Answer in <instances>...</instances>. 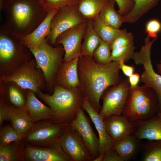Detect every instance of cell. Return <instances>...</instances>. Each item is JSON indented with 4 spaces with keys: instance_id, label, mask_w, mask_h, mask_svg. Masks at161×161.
Wrapping results in <instances>:
<instances>
[{
    "instance_id": "obj_1",
    "label": "cell",
    "mask_w": 161,
    "mask_h": 161,
    "mask_svg": "<svg viewBox=\"0 0 161 161\" xmlns=\"http://www.w3.org/2000/svg\"><path fill=\"white\" fill-rule=\"evenodd\" d=\"M120 62L112 61L106 64L97 63L93 56L81 55L78 65L80 89L95 110L99 113L100 100L104 91L122 80Z\"/></svg>"
},
{
    "instance_id": "obj_2",
    "label": "cell",
    "mask_w": 161,
    "mask_h": 161,
    "mask_svg": "<svg viewBox=\"0 0 161 161\" xmlns=\"http://www.w3.org/2000/svg\"><path fill=\"white\" fill-rule=\"evenodd\" d=\"M2 10L4 25L21 40L39 25L47 13L40 0H6Z\"/></svg>"
},
{
    "instance_id": "obj_3",
    "label": "cell",
    "mask_w": 161,
    "mask_h": 161,
    "mask_svg": "<svg viewBox=\"0 0 161 161\" xmlns=\"http://www.w3.org/2000/svg\"><path fill=\"white\" fill-rule=\"evenodd\" d=\"M51 109L55 122L70 125L76 118L84 96L80 88L67 89L55 85L50 94L39 91L36 94Z\"/></svg>"
},
{
    "instance_id": "obj_4",
    "label": "cell",
    "mask_w": 161,
    "mask_h": 161,
    "mask_svg": "<svg viewBox=\"0 0 161 161\" xmlns=\"http://www.w3.org/2000/svg\"><path fill=\"white\" fill-rule=\"evenodd\" d=\"M30 49L11 33L5 26L0 28V77L12 74L32 59Z\"/></svg>"
},
{
    "instance_id": "obj_5",
    "label": "cell",
    "mask_w": 161,
    "mask_h": 161,
    "mask_svg": "<svg viewBox=\"0 0 161 161\" xmlns=\"http://www.w3.org/2000/svg\"><path fill=\"white\" fill-rule=\"evenodd\" d=\"M159 110L158 99L154 90L144 85H138L130 88L122 115L134 122L150 119L157 114Z\"/></svg>"
},
{
    "instance_id": "obj_6",
    "label": "cell",
    "mask_w": 161,
    "mask_h": 161,
    "mask_svg": "<svg viewBox=\"0 0 161 161\" xmlns=\"http://www.w3.org/2000/svg\"><path fill=\"white\" fill-rule=\"evenodd\" d=\"M36 63L37 69L41 70L46 81V89L52 94L57 72L62 63L65 51L61 47H53L46 38L43 39L38 47L30 50Z\"/></svg>"
},
{
    "instance_id": "obj_7",
    "label": "cell",
    "mask_w": 161,
    "mask_h": 161,
    "mask_svg": "<svg viewBox=\"0 0 161 161\" xmlns=\"http://www.w3.org/2000/svg\"><path fill=\"white\" fill-rule=\"evenodd\" d=\"M68 125L52 119L39 121L34 123L31 129L24 135L22 140L35 146L49 147L59 142Z\"/></svg>"
},
{
    "instance_id": "obj_8",
    "label": "cell",
    "mask_w": 161,
    "mask_h": 161,
    "mask_svg": "<svg viewBox=\"0 0 161 161\" xmlns=\"http://www.w3.org/2000/svg\"><path fill=\"white\" fill-rule=\"evenodd\" d=\"M148 35L144 39V44L139 51L134 52L132 59L136 65H142L144 71L141 76L144 85L152 89L155 92L158 101L159 112L161 113V75L154 70L151 58L152 46L157 38L150 40Z\"/></svg>"
},
{
    "instance_id": "obj_9",
    "label": "cell",
    "mask_w": 161,
    "mask_h": 161,
    "mask_svg": "<svg viewBox=\"0 0 161 161\" xmlns=\"http://www.w3.org/2000/svg\"><path fill=\"white\" fill-rule=\"evenodd\" d=\"M3 82L12 81L23 89L30 90L36 94L46 89L44 75L36 67L35 59L32 58L10 75L0 77Z\"/></svg>"
},
{
    "instance_id": "obj_10",
    "label": "cell",
    "mask_w": 161,
    "mask_h": 161,
    "mask_svg": "<svg viewBox=\"0 0 161 161\" xmlns=\"http://www.w3.org/2000/svg\"><path fill=\"white\" fill-rule=\"evenodd\" d=\"M130 88L128 78H126L104 91L101 97L103 105L99 113L103 119L112 115L122 114Z\"/></svg>"
},
{
    "instance_id": "obj_11",
    "label": "cell",
    "mask_w": 161,
    "mask_h": 161,
    "mask_svg": "<svg viewBox=\"0 0 161 161\" xmlns=\"http://www.w3.org/2000/svg\"><path fill=\"white\" fill-rule=\"evenodd\" d=\"M87 20L80 12L78 5H68L59 8L51 21L50 32L46 38L49 44L55 45L58 36L64 31Z\"/></svg>"
},
{
    "instance_id": "obj_12",
    "label": "cell",
    "mask_w": 161,
    "mask_h": 161,
    "mask_svg": "<svg viewBox=\"0 0 161 161\" xmlns=\"http://www.w3.org/2000/svg\"><path fill=\"white\" fill-rule=\"evenodd\" d=\"M87 21L67 29L57 37L55 45H63L65 51L64 62H69L81 56L82 41Z\"/></svg>"
},
{
    "instance_id": "obj_13",
    "label": "cell",
    "mask_w": 161,
    "mask_h": 161,
    "mask_svg": "<svg viewBox=\"0 0 161 161\" xmlns=\"http://www.w3.org/2000/svg\"><path fill=\"white\" fill-rule=\"evenodd\" d=\"M59 143L64 151L73 161H93L80 134L69 125L61 138Z\"/></svg>"
},
{
    "instance_id": "obj_14",
    "label": "cell",
    "mask_w": 161,
    "mask_h": 161,
    "mask_svg": "<svg viewBox=\"0 0 161 161\" xmlns=\"http://www.w3.org/2000/svg\"><path fill=\"white\" fill-rule=\"evenodd\" d=\"M84 111L80 106L76 118L69 125L80 134L93 161L99 155V140L92 129L90 119L86 114Z\"/></svg>"
},
{
    "instance_id": "obj_15",
    "label": "cell",
    "mask_w": 161,
    "mask_h": 161,
    "mask_svg": "<svg viewBox=\"0 0 161 161\" xmlns=\"http://www.w3.org/2000/svg\"><path fill=\"white\" fill-rule=\"evenodd\" d=\"M24 153L26 161H73L64 151L59 142L47 147L25 143Z\"/></svg>"
},
{
    "instance_id": "obj_16",
    "label": "cell",
    "mask_w": 161,
    "mask_h": 161,
    "mask_svg": "<svg viewBox=\"0 0 161 161\" xmlns=\"http://www.w3.org/2000/svg\"><path fill=\"white\" fill-rule=\"evenodd\" d=\"M81 106L88 114L97 131L100 143L99 154H104L113 148L114 143L106 129L103 119L93 108L86 97H83Z\"/></svg>"
},
{
    "instance_id": "obj_17",
    "label": "cell",
    "mask_w": 161,
    "mask_h": 161,
    "mask_svg": "<svg viewBox=\"0 0 161 161\" xmlns=\"http://www.w3.org/2000/svg\"><path fill=\"white\" fill-rule=\"evenodd\" d=\"M106 129L114 143L131 135L135 127V122L129 121L122 114H113L103 119Z\"/></svg>"
},
{
    "instance_id": "obj_18",
    "label": "cell",
    "mask_w": 161,
    "mask_h": 161,
    "mask_svg": "<svg viewBox=\"0 0 161 161\" xmlns=\"http://www.w3.org/2000/svg\"><path fill=\"white\" fill-rule=\"evenodd\" d=\"M79 57L71 61L63 62L59 68L55 77L54 86L72 89L80 88L78 65Z\"/></svg>"
},
{
    "instance_id": "obj_19",
    "label": "cell",
    "mask_w": 161,
    "mask_h": 161,
    "mask_svg": "<svg viewBox=\"0 0 161 161\" xmlns=\"http://www.w3.org/2000/svg\"><path fill=\"white\" fill-rule=\"evenodd\" d=\"M134 122L135 129L131 134L138 139L161 140V117L157 114L148 120Z\"/></svg>"
},
{
    "instance_id": "obj_20",
    "label": "cell",
    "mask_w": 161,
    "mask_h": 161,
    "mask_svg": "<svg viewBox=\"0 0 161 161\" xmlns=\"http://www.w3.org/2000/svg\"><path fill=\"white\" fill-rule=\"evenodd\" d=\"M58 9H53L48 12L44 20L33 31L22 39V42L30 50L37 48L42 40L49 35L51 20Z\"/></svg>"
},
{
    "instance_id": "obj_21",
    "label": "cell",
    "mask_w": 161,
    "mask_h": 161,
    "mask_svg": "<svg viewBox=\"0 0 161 161\" xmlns=\"http://www.w3.org/2000/svg\"><path fill=\"white\" fill-rule=\"evenodd\" d=\"M26 93V106L33 122L52 119L53 115L51 109L40 101L32 91L27 90Z\"/></svg>"
},
{
    "instance_id": "obj_22",
    "label": "cell",
    "mask_w": 161,
    "mask_h": 161,
    "mask_svg": "<svg viewBox=\"0 0 161 161\" xmlns=\"http://www.w3.org/2000/svg\"><path fill=\"white\" fill-rule=\"evenodd\" d=\"M0 93L3 95L6 102L11 106L21 107L26 106V90L14 82L0 80Z\"/></svg>"
},
{
    "instance_id": "obj_23",
    "label": "cell",
    "mask_w": 161,
    "mask_h": 161,
    "mask_svg": "<svg viewBox=\"0 0 161 161\" xmlns=\"http://www.w3.org/2000/svg\"><path fill=\"white\" fill-rule=\"evenodd\" d=\"M9 117L13 127L23 135L31 129L34 124L26 106L21 107L10 106Z\"/></svg>"
},
{
    "instance_id": "obj_24",
    "label": "cell",
    "mask_w": 161,
    "mask_h": 161,
    "mask_svg": "<svg viewBox=\"0 0 161 161\" xmlns=\"http://www.w3.org/2000/svg\"><path fill=\"white\" fill-rule=\"evenodd\" d=\"M140 140L131 134L114 143L113 148L123 161H129L134 158L141 151L142 144Z\"/></svg>"
},
{
    "instance_id": "obj_25",
    "label": "cell",
    "mask_w": 161,
    "mask_h": 161,
    "mask_svg": "<svg viewBox=\"0 0 161 161\" xmlns=\"http://www.w3.org/2000/svg\"><path fill=\"white\" fill-rule=\"evenodd\" d=\"M83 39L81 55L93 56L102 40L94 28L92 19L87 20Z\"/></svg>"
},
{
    "instance_id": "obj_26",
    "label": "cell",
    "mask_w": 161,
    "mask_h": 161,
    "mask_svg": "<svg viewBox=\"0 0 161 161\" xmlns=\"http://www.w3.org/2000/svg\"><path fill=\"white\" fill-rule=\"evenodd\" d=\"M25 146L22 140L0 146V161H25Z\"/></svg>"
},
{
    "instance_id": "obj_27",
    "label": "cell",
    "mask_w": 161,
    "mask_h": 161,
    "mask_svg": "<svg viewBox=\"0 0 161 161\" xmlns=\"http://www.w3.org/2000/svg\"><path fill=\"white\" fill-rule=\"evenodd\" d=\"M134 5L132 10L123 16L124 22L133 24L155 7L160 0H134Z\"/></svg>"
},
{
    "instance_id": "obj_28",
    "label": "cell",
    "mask_w": 161,
    "mask_h": 161,
    "mask_svg": "<svg viewBox=\"0 0 161 161\" xmlns=\"http://www.w3.org/2000/svg\"><path fill=\"white\" fill-rule=\"evenodd\" d=\"M111 0H79L78 9L86 20L92 19L99 14Z\"/></svg>"
},
{
    "instance_id": "obj_29",
    "label": "cell",
    "mask_w": 161,
    "mask_h": 161,
    "mask_svg": "<svg viewBox=\"0 0 161 161\" xmlns=\"http://www.w3.org/2000/svg\"><path fill=\"white\" fill-rule=\"evenodd\" d=\"M94 28L101 40L110 45L120 30L114 28L105 23L98 15L92 19Z\"/></svg>"
},
{
    "instance_id": "obj_30",
    "label": "cell",
    "mask_w": 161,
    "mask_h": 161,
    "mask_svg": "<svg viewBox=\"0 0 161 161\" xmlns=\"http://www.w3.org/2000/svg\"><path fill=\"white\" fill-rule=\"evenodd\" d=\"M114 0H111L101 10L99 15L103 21L112 27L119 29L123 23V16L115 10Z\"/></svg>"
},
{
    "instance_id": "obj_31",
    "label": "cell",
    "mask_w": 161,
    "mask_h": 161,
    "mask_svg": "<svg viewBox=\"0 0 161 161\" xmlns=\"http://www.w3.org/2000/svg\"><path fill=\"white\" fill-rule=\"evenodd\" d=\"M141 151L144 161H161V140L142 144Z\"/></svg>"
},
{
    "instance_id": "obj_32",
    "label": "cell",
    "mask_w": 161,
    "mask_h": 161,
    "mask_svg": "<svg viewBox=\"0 0 161 161\" xmlns=\"http://www.w3.org/2000/svg\"><path fill=\"white\" fill-rule=\"evenodd\" d=\"M23 136L16 130L11 124L3 125L0 126V146L21 141Z\"/></svg>"
},
{
    "instance_id": "obj_33",
    "label": "cell",
    "mask_w": 161,
    "mask_h": 161,
    "mask_svg": "<svg viewBox=\"0 0 161 161\" xmlns=\"http://www.w3.org/2000/svg\"><path fill=\"white\" fill-rule=\"evenodd\" d=\"M136 48L134 42L127 45L113 49L111 52L112 61H123L124 63L128 62L132 59Z\"/></svg>"
},
{
    "instance_id": "obj_34",
    "label": "cell",
    "mask_w": 161,
    "mask_h": 161,
    "mask_svg": "<svg viewBox=\"0 0 161 161\" xmlns=\"http://www.w3.org/2000/svg\"><path fill=\"white\" fill-rule=\"evenodd\" d=\"M111 50L110 45L102 40L93 56L97 63L101 64H107L112 61Z\"/></svg>"
},
{
    "instance_id": "obj_35",
    "label": "cell",
    "mask_w": 161,
    "mask_h": 161,
    "mask_svg": "<svg viewBox=\"0 0 161 161\" xmlns=\"http://www.w3.org/2000/svg\"><path fill=\"white\" fill-rule=\"evenodd\" d=\"M134 39L133 34L128 32L126 29L120 30L118 35L110 45L111 50L129 44L134 42Z\"/></svg>"
},
{
    "instance_id": "obj_36",
    "label": "cell",
    "mask_w": 161,
    "mask_h": 161,
    "mask_svg": "<svg viewBox=\"0 0 161 161\" xmlns=\"http://www.w3.org/2000/svg\"><path fill=\"white\" fill-rule=\"evenodd\" d=\"M79 0H43V5L47 12L68 5H78Z\"/></svg>"
},
{
    "instance_id": "obj_37",
    "label": "cell",
    "mask_w": 161,
    "mask_h": 161,
    "mask_svg": "<svg viewBox=\"0 0 161 161\" xmlns=\"http://www.w3.org/2000/svg\"><path fill=\"white\" fill-rule=\"evenodd\" d=\"M145 30L150 38H157L158 35L161 32V22L156 18L150 19L146 23Z\"/></svg>"
},
{
    "instance_id": "obj_38",
    "label": "cell",
    "mask_w": 161,
    "mask_h": 161,
    "mask_svg": "<svg viewBox=\"0 0 161 161\" xmlns=\"http://www.w3.org/2000/svg\"><path fill=\"white\" fill-rule=\"evenodd\" d=\"M0 126L3 125L5 121L10 122L9 113L10 106L5 100L3 94L0 93Z\"/></svg>"
},
{
    "instance_id": "obj_39",
    "label": "cell",
    "mask_w": 161,
    "mask_h": 161,
    "mask_svg": "<svg viewBox=\"0 0 161 161\" xmlns=\"http://www.w3.org/2000/svg\"><path fill=\"white\" fill-rule=\"evenodd\" d=\"M114 0L118 7L117 12L122 16L128 14L133 9L134 5V0Z\"/></svg>"
},
{
    "instance_id": "obj_40",
    "label": "cell",
    "mask_w": 161,
    "mask_h": 161,
    "mask_svg": "<svg viewBox=\"0 0 161 161\" xmlns=\"http://www.w3.org/2000/svg\"><path fill=\"white\" fill-rule=\"evenodd\" d=\"M103 161H123L117 152L113 148L104 154Z\"/></svg>"
},
{
    "instance_id": "obj_41",
    "label": "cell",
    "mask_w": 161,
    "mask_h": 161,
    "mask_svg": "<svg viewBox=\"0 0 161 161\" xmlns=\"http://www.w3.org/2000/svg\"><path fill=\"white\" fill-rule=\"evenodd\" d=\"M120 62V69L123 74L126 76L129 77L134 73L135 68L134 66L128 65L125 64L123 61H121Z\"/></svg>"
},
{
    "instance_id": "obj_42",
    "label": "cell",
    "mask_w": 161,
    "mask_h": 161,
    "mask_svg": "<svg viewBox=\"0 0 161 161\" xmlns=\"http://www.w3.org/2000/svg\"><path fill=\"white\" fill-rule=\"evenodd\" d=\"M141 76L137 73H134L128 77L130 88H134L138 85Z\"/></svg>"
},
{
    "instance_id": "obj_43",
    "label": "cell",
    "mask_w": 161,
    "mask_h": 161,
    "mask_svg": "<svg viewBox=\"0 0 161 161\" xmlns=\"http://www.w3.org/2000/svg\"><path fill=\"white\" fill-rule=\"evenodd\" d=\"M157 68L158 73L161 75V59L159 63L157 64Z\"/></svg>"
},
{
    "instance_id": "obj_44",
    "label": "cell",
    "mask_w": 161,
    "mask_h": 161,
    "mask_svg": "<svg viewBox=\"0 0 161 161\" xmlns=\"http://www.w3.org/2000/svg\"><path fill=\"white\" fill-rule=\"evenodd\" d=\"M6 0H0V10H2Z\"/></svg>"
},
{
    "instance_id": "obj_45",
    "label": "cell",
    "mask_w": 161,
    "mask_h": 161,
    "mask_svg": "<svg viewBox=\"0 0 161 161\" xmlns=\"http://www.w3.org/2000/svg\"><path fill=\"white\" fill-rule=\"evenodd\" d=\"M158 115L161 117V113L158 112L157 113Z\"/></svg>"
},
{
    "instance_id": "obj_46",
    "label": "cell",
    "mask_w": 161,
    "mask_h": 161,
    "mask_svg": "<svg viewBox=\"0 0 161 161\" xmlns=\"http://www.w3.org/2000/svg\"><path fill=\"white\" fill-rule=\"evenodd\" d=\"M40 1L43 4V0H40Z\"/></svg>"
}]
</instances>
